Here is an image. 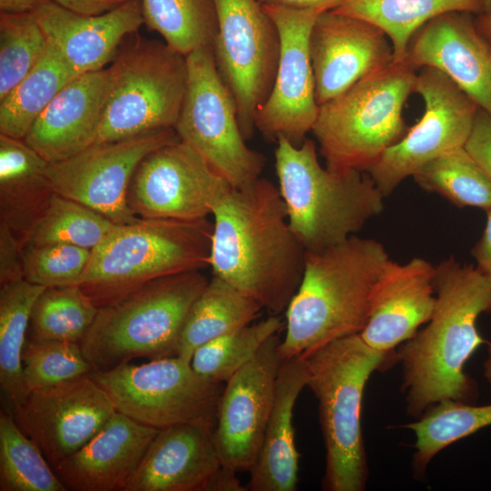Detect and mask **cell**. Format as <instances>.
Here are the masks:
<instances>
[{"label": "cell", "instance_id": "1", "mask_svg": "<svg viewBox=\"0 0 491 491\" xmlns=\"http://www.w3.org/2000/svg\"><path fill=\"white\" fill-rule=\"evenodd\" d=\"M209 266L270 315L286 310L306 251L292 231L278 187L265 178L231 187L214 206Z\"/></svg>", "mask_w": 491, "mask_h": 491}, {"label": "cell", "instance_id": "2", "mask_svg": "<svg viewBox=\"0 0 491 491\" xmlns=\"http://www.w3.org/2000/svg\"><path fill=\"white\" fill-rule=\"evenodd\" d=\"M436 305L426 326L403 343L406 409L418 418L442 400L470 403L476 386L465 365L485 343L476 329L480 315L491 312V280L476 266L449 257L435 266Z\"/></svg>", "mask_w": 491, "mask_h": 491}, {"label": "cell", "instance_id": "3", "mask_svg": "<svg viewBox=\"0 0 491 491\" xmlns=\"http://www.w3.org/2000/svg\"><path fill=\"white\" fill-rule=\"evenodd\" d=\"M390 260L383 244L356 235L322 251L306 252L300 285L286 310L282 358L304 356L360 334L376 284Z\"/></svg>", "mask_w": 491, "mask_h": 491}, {"label": "cell", "instance_id": "4", "mask_svg": "<svg viewBox=\"0 0 491 491\" xmlns=\"http://www.w3.org/2000/svg\"><path fill=\"white\" fill-rule=\"evenodd\" d=\"M275 152L278 189L289 225L306 252H318L356 235L384 209L385 198L366 172L320 165L316 146L279 137Z\"/></svg>", "mask_w": 491, "mask_h": 491}, {"label": "cell", "instance_id": "5", "mask_svg": "<svg viewBox=\"0 0 491 491\" xmlns=\"http://www.w3.org/2000/svg\"><path fill=\"white\" fill-rule=\"evenodd\" d=\"M213 223L138 217L115 225L91 250L77 285L98 307L146 284L209 266Z\"/></svg>", "mask_w": 491, "mask_h": 491}, {"label": "cell", "instance_id": "6", "mask_svg": "<svg viewBox=\"0 0 491 491\" xmlns=\"http://www.w3.org/2000/svg\"><path fill=\"white\" fill-rule=\"evenodd\" d=\"M392 352L376 350L359 334L334 340L303 357L306 386L318 402L326 447L322 486L327 491H362L368 467L361 426L362 403L370 376Z\"/></svg>", "mask_w": 491, "mask_h": 491}, {"label": "cell", "instance_id": "7", "mask_svg": "<svg viewBox=\"0 0 491 491\" xmlns=\"http://www.w3.org/2000/svg\"><path fill=\"white\" fill-rule=\"evenodd\" d=\"M208 281L201 270L175 274L100 307L80 342L93 372H106L136 358L176 356L185 319Z\"/></svg>", "mask_w": 491, "mask_h": 491}, {"label": "cell", "instance_id": "8", "mask_svg": "<svg viewBox=\"0 0 491 491\" xmlns=\"http://www.w3.org/2000/svg\"><path fill=\"white\" fill-rule=\"evenodd\" d=\"M416 75L406 62L393 61L319 106L311 132L327 168L366 172L406 135L403 108Z\"/></svg>", "mask_w": 491, "mask_h": 491}, {"label": "cell", "instance_id": "9", "mask_svg": "<svg viewBox=\"0 0 491 491\" xmlns=\"http://www.w3.org/2000/svg\"><path fill=\"white\" fill-rule=\"evenodd\" d=\"M108 69V92L94 144L175 128L187 85L185 55L165 41L135 35L119 48Z\"/></svg>", "mask_w": 491, "mask_h": 491}, {"label": "cell", "instance_id": "10", "mask_svg": "<svg viewBox=\"0 0 491 491\" xmlns=\"http://www.w3.org/2000/svg\"><path fill=\"white\" fill-rule=\"evenodd\" d=\"M187 85L175 131L230 185L239 188L260 177L265 156L250 148L241 131L234 97L223 81L213 45L186 55Z\"/></svg>", "mask_w": 491, "mask_h": 491}, {"label": "cell", "instance_id": "11", "mask_svg": "<svg viewBox=\"0 0 491 491\" xmlns=\"http://www.w3.org/2000/svg\"><path fill=\"white\" fill-rule=\"evenodd\" d=\"M90 376L117 412L144 426L160 430L185 423L215 425L223 384L204 379L179 356L126 363Z\"/></svg>", "mask_w": 491, "mask_h": 491}, {"label": "cell", "instance_id": "12", "mask_svg": "<svg viewBox=\"0 0 491 491\" xmlns=\"http://www.w3.org/2000/svg\"><path fill=\"white\" fill-rule=\"evenodd\" d=\"M218 29L213 52L218 72L235 102L246 139L276 78L280 39L275 22L258 0H215Z\"/></svg>", "mask_w": 491, "mask_h": 491}, {"label": "cell", "instance_id": "13", "mask_svg": "<svg viewBox=\"0 0 491 491\" xmlns=\"http://www.w3.org/2000/svg\"><path fill=\"white\" fill-rule=\"evenodd\" d=\"M420 69L415 93L425 104L422 117L366 172L384 197L426 164L464 147L479 109L441 71L433 67Z\"/></svg>", "mask_w": 491, "mask_h": 491}, {"label": "cell", "instance_id": "14", "mask_svg": "<svg viewBox=\"0 0 491 491\" xmlns=\"http://www.w3.org/2000/svg\"><path fill=\"white\" fill-rule=\"evenodd\" d=\"M232 186L197 151L180 139L138 164L127 204L140 218L193 221L207 218Z\"/></svg>", "mask_w": 491, "mask_h": 491}, {"label": "cell", "instance_id": "15", "mask_svg": "<svg viewBox=\"0 0 491 491\" xmlns=\"http://www.w3.org/2000/svg\"><path fill=\"white\" fill-rule=\"evenodd\" d=\"M178 139L175 129L169 128L94 144L68 159L49 164L53 190L115 225L133 222L138 217L128 206L127 192L138 164L152 151Z\"/></svg>", "mask_w": 491, "mask_h": 491}, {"label": "cell", "instance_id": "16", "mask_svg": "<svg viewBox=\"0 0 491 491\" xmlns=\"http://www.w3.org/2000/svg\"><path fill=\"white\" fill-rule=\"evenodd\" d=\"M279 34L280 52L272 90L256 117L266 137H284L300 145L316 123L319 105L309 51V36L321 14L310 9L263 5Z\"/></svg>", "mask_w": 491, "mask_h": 491}, {"label": "cell", "instance_id": "17", "mask_svg": "<svg viewBox=\"0 0 491 491\" xmlns=\"http://www.w3.org/2000/svg\"><path fill=\"white\" fill-rule=\"evenodd\" d=\"M115 411L89 374L30 392L12 414L54 466L83 447Z\"/></svg>", "mask_w": 491, "mask_h": 491}, {"label": "cell", "instance_id": "18", "mask_svg": "<svg viewBox=\"0 0 491 491\" xmlns=\"http://www.w3.org/2000/svg\"><path fill=\"white\" fill-rule=\"evenodd\" d=\"M279 334L225 384L219 402L214 442L220 460L236 473L250 471L262 445L283 360Z\"/></svg>", "mask_w": 491, "mask_h": 491}, {"label": "cell", "instance_id": "19", "mask_svg": "<svg viewBox=\"0 0 491 491\" xmlns=\"http://www.w3.org/2000/svg\"><path fill=\"white\" fill-rule=\"evenodd\" d=\"M309 51L319 106L394 61L392 44L384 31L335 10L316 17Z\"/></svg>", "mask_w": 491, "mask_h": 491}, {"label": "cell", "instance_id": "20", "mask_svg": "<svg viewBox=\"0 0 491 491\" xmlns=\"http://www.w3.org/2000/svg\"><path fill=\"white\" fill-rule=\"evenodd\" d=\"M404 61L416 70L441 71L491 116V45L472 14L452 12L427 22L411 38Z\"/></svg>", "mask_w": 491, "mask_h": 491}, {"label": "cell", "instance_id": "21", "mask_svg": "<svg viewBox=\"0 0 491 491\" xmlns=\"http://www.w3.org/2000/svg\"><path fill=\"white\" fill-rule=\"evenodd\" d=\"M32 13L48 44L77 75L105 68L123 40L145 24L140 0L97 15H81L45 0Z\"/></svg>", "mask_w": 491, "mask_h": 491}, {"label": "cell", "instance_id": "22", "mask_svg": "<svg viewBox=\"0 0 491 491\" xmlns=\"http://www.w3.org/2000/svg\"><path fill=\"white\" fill-rule=\"evenodd\" d=\"M435 266L415 257L390 260L373 291L367 323L359 334L370 347L393 352L426 324L435 308Z\"/></svg>", "mask_w": 491, "mask_h": 491}, {"label": "cell", "instance_id": "23", "mask_svg": "<svg viewBox=\"0 0 491 491\" xmlns=\"http://www.w3.org/2000/svg\"><path fill=\"white\" fill-rule=\"evenodd\" d=\"M214 428L195 422L158 430L125 491H210L223 467Z\"/></svg>", "mask_w": 491, "mask_h": 491}, {"label": "cell", "instance_id": "24", "mask_svg": "<svg viewBox=\"0 0 491 491\" xmlns=\"http://www.w3.org/2000/svg\"><path fill=\"white\" fill-rule=\"evenodd\" d=\"M109 77L108 67L75 77L36 118L23 140L49 164L68 159L92 145Z\"/></svg>", "mask_w": 491, "mask_h": 491}, {"label": "cell", "instance_id": "25", "mask_svg": "<svg viewBox=\"0 0 491 491\" xmlns=\"http://www.w3.org/2000/svg\"><path fill=\"white\" fill-rule=\"evenodd\" d=\"M157 432L115 411L92 439L53 468L70 490L125 491Z\"/></svg>", "mask_w": 491, "mask_h": 491}, {"label": "cell", "instance_id": "26", "mask_svg": "<svg viewBox=\"0 0 491 491\" xmlns=\"http://www.w3.org/2000/svg\"><path fill=\"white\" fill-rule=\"evenodd\" d=\"M303 356L283 359L278 370L272 410L250 477V491H295L298 482L299 453L293 425L294 406L306 386Z\"/></svg>", "mask_w": 491, "mask_h": 491}, {"label": "cell", "instance_id": "27", "mask_svg": "<svg viewBox=\"0 0 491 491\" xmlns=\"http://www.w3.org/2000/svg\"><path fill=\"white\" fill-rule=\"evenodd\" d=\"M48 166L23 139L0 134V223L22 246L55 194Z\"/></svg>", "mask_w": 491, "mask_h": 491}, {"label": "cell", "instance_id": "28", "mask_svg": "<svg viewBox=\"0 0 491 491\" xmlns=\"http://www.w3.org/2000/svg\"><path fill=\"white\" fill-rule=\"evenodd\" d=\"M262 310L254 299L213 276L185 319L176 356L190 362L200 346L250 325Z\"/></svg>", "mask_w": 491, "mask_h": 491}, {"label": "cell", "instance_id": "29", "mask_svg": "<svg viewBox=\"0 0 491 491\" xmlns=\"http://www.w3.org/2000/svg\"><path fill=\"white\" fill-rule=\"evenodd\" d=\"M486 0H345L338 13L368 21L389 38L394 61H404L413 35L427 22L452 12L480 15Z\"/></svg>", "mask_w": 491, "mask_h": 491}, {"label": "cell", "instance_id": "30", "mask_svg": "<svg viewBox=\"0 0 491 491\" xmlns=\"http://www.w3.org/2000/svg\"><path fill=\"white\" fill-rule=\"evenodd\" d=\"M45 288L25 279L0 286V389L2 409L9 413L26 396L22 353L33 306Z\"/></svg>", "mask_w": 491, "mask_h": 491}, {"label": "cell", "instance_id": "31", "mask_svg": "<svg viewBox=\"0 0 491 491\" xmlns=\"http://www.w3.org/2000/svg\"><path fill=\"white\" fill-rule=\"evenodd\" d=\"M76 76L48 44L39 62L0 101V134L24 139L36 118Z\"/></svg>", "mask_w": 491, "mask_h": 491}, {"label": "cell", "instance_id": "32", "mask_svg": "<svg viewBox=\"0 0 491 491\" xmlns=\"http://www.w3.org/2000/svg\"><path fill=\"white\" fill-rule=\"evenodd\" d=\"M405 426L415 433L414 467L424 472L441 450L476 431L491 426V404L474 406L442 400Z\"/></svg>", "mask_w": 491, "mask_h": 491}, {"label": "cell", "instance_id": "33", "mask_svg": "<svg viewBox=\"0 0 491 491\" xmlns=\"http://www.w3.org/2000/svg\"><path fill=\"white\" fill-rule=\"evenodd\" d=\"M145 24L185 56L213 45L217 33L215 0H140Z\"/></svg>", "mask_w": 491, "mask_h": 491}, {"label": "cell", "instance_id": "34", "mask_svg": "<svg viewBox=\"0 0 491 491\" xmlns=\"http://www.w3.org/2000/svg\"><path fill=\"white\" fill-rule=\"evenodd\" d=\"M39 446L17 426L12 413H0V490L65 491Z\"/></svg>", "mask_w": 491, "mask_h": 491}, {"label": "cell", "instance_id": "35", "mask_svg": "<svg viewBox=\"0 0 491 491\" xmlns=\"http://www.w3.org/2000/svg\"><path fill=\"white\" fill-rule=\"evenodd\" d=\"M98 309L77 285L45 287L33 306L27 338L80 344Z\"/></svg>", "mask_w": 491, "mask_h": 491}, {"label": "cell", "instance_id": "36", "mask_svg": "<svg viewBox=\"0 0 491 491\" xmlns=\"http://www.w3.org/2000/svg\"><path fill=\"white\" fill-rule=\"evenodd\" d=\"M413 178L421 188L458 207L491 208V181L465 146L426 164Z\"/></svg>", "mask_w": 491, "mask_h": 491}, {"label": "cell", "instance_id": "37", "mask_svg": "<svg viewBox=\"0 0 491 491\" xmlns=\"http://www.w3.org/2000/svg\"><path fill=\"white\" fill-rule=\"evenodd\" d=\"M284 322L276 315L216 337L194 352L190 365L204 379L223 384L251 361L261 346L279 334Z\"/></svg>", "mask_w": 491, "mask_h": 491}, {"label": "cell", "instance_id": "38", "mask_svg": "<svg viewBox=\"0 0 491 491\" xmlns=\"http://www.w3.org/2000/svg\"><path fill=\"white\" fill-rule=\"evenodd\" d=\"M115 225L95 210L55 193L24 245L65 244L92 250Z\"/></svg>", "mask_w": 491, "mask_h": 491}, {"label": "cell", "instance_id": "39", "mask_svg": "<svg viewBox=\"0 0 491 491\" xmlns=\"http://www.w3.org/2000/svg\"><path fill=\"white\" fill-rule=\"evenodd\" d=\"M47 47L33 13H0V101L33 69Z\"/></svg>", "mask_w": 491, "mask_h": 491}, {"label": "cell", "instance_id": "40", "mask_svg": "<svg viewBox=\"0 0 491 491\" xmlns=\"http://www.w3.org/2000/svg\"><path fill=\"white\" fill-rule=\"evenodd\" d=\"M22 365L25 395L93 372L80 344L65 341L26 338Z\"/></svg>", "mask_w": 491, "mask_h": 491}, {"label": "cell", "instance_id": "41", "mask_svg": "<svg viewBox=\"0 0 491 491\" xmlns=\"http://www.w3.org/2000/svg\"><path fill=\"white\" fill-rule=\"evenodd\" d=\"M91 250L65 244L24 245V277L48 286L75 285L84 273Z\"/></svg>", "mask_w": 491, "mask_h": 491}, {"label": "cell", "instance_id": "42", "mask_svg": "<svg viewBox=\"0 0 491 491\" xmlns=\"http://www.w3.org/2000/svg\"><path fill=\"white\" fill-rule=\"evenodd\" d=\"M24 277L23 246L10 229L0 223V286Z\"/></svg>", "mask_w": 491, "mask_h": 491}, {"label": "cell", "instance_id": "43", "mask_svg": "<svg viewBox=\"0 0 491 491\" xmlns=\"http://www.w3.org/2000/svg\"><path fill=\"white\" fill-rule=\"evenodd\" d=\"M465 148L491 181V116L478 109Z\"/></svg>", "mask_w": 491, "mask_h": 491}, {"label": "cell", "instance_id": "44", "mask_svg": "<svg viewBox=\"0 0 491 491\" xmlns=\"http://www.w3.org/2000/svg\"><path fill=\"white\" fill-rule=\"evenodd\" d=\"M73 12L87 15H102L123 5L129 0H51Z\"/></svg>", "mask_w": 491, "mask_h": 491}, {"label": "cell", "instance_id": "45", "mask_svg": "<svg viewBox=\"0 0 491 491\" xmlns=\"http://www.w3.org/2000/svg\"><path fill=\"white\" fill-rule=\"evenodd\" d=\"M486 222L483 234L471 254L476 260V267L491 280V208L486 211Z\"/></svg>", "mask_w": 491, "mask_h": 491}, {"label": "cell", "instance_id": "46", "mask_svg": "<svg viewBox=\"0 0 491 491\" xmlns=\"http://www.w3.org/2000/svg\"><path fill=\"white\" fill-rule=\"evenodd\" d=\"M263 5H277L293 9H310L319 13L335 10L345 0H258Z\"/></svg>", "mask_w": 491, "mask_h": 491}, {"label": "cell", "instance_id": "47", "mask_svg": "<svg viewBox=\"0 0 491 491\" xmlns=\"http://www.w3.org/2000/svg\"><path fill=\"white\" fill-rule=\"evenodd\" d=\"M45 0H0V13H32Z\"/></svg>", "mask_w": 491, "mask_h": 491}, {"label": "cell", "instance_id": "48", "mask_svg": "<svg viewBox=\"0 0 491 491\" xmlns=\"http://www.w3.org/2000/svg\"><path fill=\"white\" fill-rule=\"evenodd\" d=\"M475 25L478 32L491 45V8L489 11L476 15Z\"/></svg>", "mask_w": 491, "mask_h": 491}, {"label": "cell", "instance_id": "49", "mask_svg": "<svg viewBox=\"0 0 491 491\" xmlns=\"http://www.w3.org/2000/svg\"><path fill=\"white\" fill-rule=\"evenodd\" d=\"M484 376L487 383L491 387V343L488 345L487 348V357L484 362Z\"/></svg>", "mask_w": 491, "mask_h": 491}, {"label": "cell", "instance_id": "50", "mask_svg": "<svg viewBox=\"0 0 491 491\" xmlns=\"http://www.w3.org/2000/svg\"><path fill=\"white\" fill-rule=\"evenodd\" d=\"M490 8H491V0H486V11L484 13L489 11Z\"/></svg>", "mask_w": 491, "mask_h": 491}]
</instances>
